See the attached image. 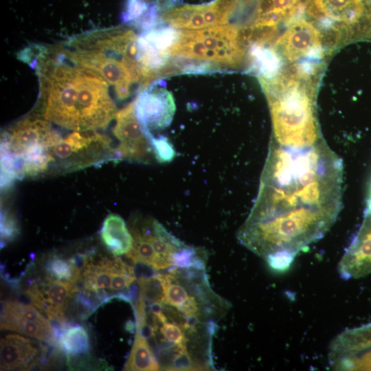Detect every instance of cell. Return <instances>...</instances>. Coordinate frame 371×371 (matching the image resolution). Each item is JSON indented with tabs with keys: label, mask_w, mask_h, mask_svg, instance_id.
Here are the masks:
<instances>
[{
	"label": "cell",
	"mask_w": 371,
	"mask_h": 371,
	"mask_svg": "<svg viewBox=\"0 0 371 371\" xmlns=\"http://www.w3.org/2000/svg\"><path fill=\"white\" fill-rule=\"evenodd\" d=\"M322 36L312 23L304 19L293 21L277 39L275 47L289 61L318 54L322 50Z\"/></svg>",
	"instance_id": "12"
},
{
	"label": "cell",
	"mask_w": 371,
	"mask_h": 371,
	"mask_svg": "<svg viewBox=\"0 0 371 371\" xmlns=\"http://www.w3.org/2000/svg\"><path fill=\"white\" fill-rule=\"evenodd\" d=\"M160 333L164 337L178 346L186 344L184 330L177 324L172 322H165L160 327Z\"/></svg>",
	"instance_id": "28"
},
{
	"label": "cell",
	"mask_w": 371,
	"mask_h": 371,
	"mask_svg": "<svg viewBox=\"0 0 371 371\" xmlns=\"http://www.w3.org/2000/svg\"><path fill=\"white\" fill-rule=\"evenodd\" d=\"M56 347L64 352L67 357L88 355L91 349L88 333L81 326L68 327L57 339Z\"/></svg>",
	"instance_id": "17"
},
{
	"label": "cell",
	"mask_w": 371,
	"mask_h": 371,
	"mask_svg": "<svg viewBox=\"0 0 371 371\" xmlns=\"http://www.w3.org/2000/svg\"><path fill=\"white\" fill-rule=\"evenodd\" d=\"M160 366L157 357L150 348L146 339L136 334L129 357L124 368V370L155 371Z\"/></svg>",
	"instance_id": "18"
},
{
	"label": "cell",
	"mask_w": 371,
	"mask_h": 371,
	"mask_svg": "<svg viewBox=\"0 0 371 371\" xmlns=\"http://www.w3.org/2000/svg\"><path fill=\"white\" fill-rule=\"evenodd\" d=\"M74 269L81 273L88 263V256L87 254L78 253L68 259Z\"/></svg>",
	"instance_id": "31"
},
{
	"label": "cell",
	"mask_w": 371,
	"mask_h": 371,
	"mask_svg": "<svg viewBox=\"0 0 371 371\" xmlns=\"http://www.w3.org/2000/svg\"><path fill=\"white\" fill-rule=\"evenodd\" d=\"M337 270L346 280L371 273V210H366L362 223L341 256Z\"/></svg>",
	"instance_id": "11"
},
{
	"label": "cell",
	"mask_w": 371,
	"mask_h": 371,
	"mask_svg": "<svg viewBox=\"0 0 371 371\" xmlns=\"http://www.w3.org/2000/svg\"><path fill=\"white\" fill-rule=\"evenodd\" d=\"M135 111L147 137L164 129L172 120L175 104L172 95L164 88L148 87L135 100Z\"/></svg>",
	"instance_id": "10"
},
{
	"label": "cell",
	"mask_w": 371,
	"mask_h": 371,
	"mask_svg": "<svg viewBox=\"0 0 371 371\" xmlns=\"http://www.w3.org/2000/svg\"><path fill=\"white\" fill-rule=\"evenodd\" d=\"M308 12L329 24L339 23L350 37L371 36V12L362 0H311Z\"/></svg>",
	"instance_id": "7"
},
{
	"label": "cell",
	"mask_w": 371,
	"mask_h": 371,
	"mask_svg": "<svg viewBox=\"0 0 371 371\" xmlns=\"http://www.w3.org/2000/svg\"><path fill=\"white\" fill-rule=\"evenodd\" d=\"M149 7L143 0H128L122 14L123 21L134 25L145 15Z\"/></svg>",
	"instance_id": "26"
},
{
	"label": "cell",
	"mask_w": 371,
	"mask_h": 371,
	"mask_svg": "<svg viewBox=\"0 0 371 371\" xmlns=\"http://www.w3.org/2000/svg\"><path fill=\"white\" fill-rule=\"evenodd\" d=\"M139 285V296L149 302L163 303L165 297L166 278L162 274L136 280Z\"/></svg>",
	"instance_id": "20"
},
{
	"label": "cell",
	"mask_w": 371,
	"mask_h": 371,
	"mask_svg": "<svg viewBox=\"0 0 371 371\" xmlns=\"http://www.w3.org/2000/svg\"><path fill=\"white\" fill-rule=\"evenodd\" d=\"M136 280V277L130 273H113L110 289L114 291L128 289Z\"/></svg>",
	"instance_id": "29"
},
{
	"label": "cell",
	"mask_w": 371,
	"mask_h": 371,
	"mask_svg": "<svg viewBox=\"0 0 371 371\" xmlns=\"http://www.w3.org/2000/svg\"><path fill=\"white\" fill-rule=\"evenodd\" d=\"M343 164L324 139L304 147L271 140L257 199L238 238L276 271L322 238L341 206Z\"/></svg>",
	"instance_id": "1"
},
{
	"label": "cell",
	"mask_w": 371,
	"mask_h": 371,
	"mask_svg": "<svg viewBox=\"0 0 371 371\" xmlns=\"http://www.w3.org/2000/svg\"><path fill=\"white\" fill-rule=\"evenodd\" d=\"M165 276L166 278V286L163 304L175 306L177 308L188 298V292L186 288L177 280L172 273L165 275Z\"/></svg>",
	"instance_id": "23"
},
{
	"label": "cell",
	"mask_w": 371,
	"mask_h": 371,
	"mask_svg": "<svg viewBox=\"0 0 371 371\" xmlns=\"http://www.w3.org/2000/svg\"><path fill=\"white\" fill-rule=\"evenodd\" d=\"M371 347V322L344 330L331 341L328 351L329 365Z\"/></svg>",
	"instance_id": "14"
},
{
	"label": "cell",
	"mask_w": 371,
	"mask_h": 371,
	"mask_svg": "<svg viewBox=\"0 0 371 371\" xmlns=\"http://www.w3.org/2000/svg\"><path fill=\"white\" fill-rule=\"evenodd\" d=\"M201 249L185 245L172 254V265L180 269L205 271V257L201 256Z\"/></svg>",
	"instance_id": "19"
},
{
	"label": "cell",
	"mask_w": 371,
	"mask_h": 371,
	"mask_svg": "<svg viewBox=\"0 0 371 371\" xmlns=\"http://www.w3.org/2000/svg\"><path fill=\"white\" fill-rule=\"evenodd\" d=\"M50 173L69 172L117 159L111 139L98 131H74L50 148Z\"/></svg>",
	"instance_id": "6"
},
{
	"label": "cell",
	"mask_w": 371,
	"mask_h": 371,
	"mask_svg": "<svg viewBox=\"0 0 371 371\" xmlns=\"http://www.w3.org/2000/svg\"><path fill=\"white\" fill-rule=\"evenodd\" d=\"M135 327H136V325L135 326V324L131 320L127 321L125 326L126 330L133 333L134 331Z\"/></svg>",
	"instance_id": "32"
},
{
	"label": "cell",
	"mask_w": 371,
	"mask_h": 371,
	"mask_svg": "<svg viewBox=\"0 0 371 371\" xmlns=\"http://www.w3.org/2000/svg\"><path fill=\"white\" fill-rule=\"evenodd\" d=\"M46 270L52 278L75 283L81 279V273L76 272L68 260L57 256L49 258L46 264Z\"/></svg>",
	"instance_id": "22"
},
{
	"label": "cell",
	"mask_w": 371,
	"mask_h": 371,
	"mask_svg": "<svg viewBox=\"0 0 371 371\" xmlns=\"http://www.w3.org/2000/svg\"><path fill=\"white\" fill-rule=\"evenodd\" d=\"M113 129L119 144L117 159L146 163L153 155L150 140L139 122L135 111V100L115 114Z\"/></svg>",
	"instance_id": "9"
},
{
	"label": "cell",
	"mask_w": 371,
	"mask_h": 371,
	"mask_svg": "<svg viewBox=\"0 0 371 371\" xmlns=\"http://www.w3.org/2000/svg\"><path fill=\"white\" fill-rule=\"evenodd\" d=\"M368 210H371V201L367 204V208Z\"/></svg>",
	"instance_id": "33"
},
{
	"label": "cell",
	"mask_w": 371,
	"mask_h": 371,
	"mask_svg": "<svg viewBox=\"0 0 371 371\" xmlns=\"http://www.w3.org/2000/svg\"><path fill=\"white\" fill-rule=\"evenodd\" d=\"M104 245L115 256L127 254L133 246L134 239L124 219L115 214H109L104 219L100 232Z\"/></svg>",
	"instance_id": "15"
},
{
	"label": "cell",
	"mask_w": 371,
	"mask_h": 371,
	"mask_svg": "<svg viewBox=\"0 0 371 371\" xmlns=\"http://www.w3.org/2000/svg\"><path fill=\"white\" fill-rule=\"evenodd\" d=\"M334 370H371V347L329 365Z\"/></svg>",
	"instance_id": "21"
},
{
	"label": "cell",
	"mask_w": 371,
	"mask_h": 371,
	"mask_svg": "<svg viewBox=\"0 0 371 371\" xmlns=\"http://www.w3.org/2000/svg\"><path fill=\"white\" fill-rule=\"evenodd\" d=\"M37 354L32 340L18 335H8L1 339V370L28 368Z\"/></svg>",
	"instance_id": "13"
},
{
	"label": "cell",
	"mask_w": 371,
	"mask_h": 371,
	"mask_svg": "<svg viewBox=\"0 0 371 371\" xmlns=\"http://www.w3.org/2000/svg\"><path fill=\"white\" fill-rule=\"evenodd\" d=\"M199 302L194 295L188 296L186 301L177 310L185 315L201 317Z\"/></svg>",
	"instance_id": "30"
},
{
	"label": "cell",
	"mask_w": 371,
	"mask_h": 371,
	"mask_svg": "<svg viewBox=\"0 0 371 371\" xmlns=\"http://www.w3.org/2000/svg\"><path fill=\"white\" fill-rule=\"evenodd\" d=\"M237 0H216L205 5H186L166 10L163 23L177 29L201 30L226 24L234 13Z\"/></svg>",
	"instance_id": "8"
},
{
	"label": "cell",
	"mask_w": 371,
	"mask_h": 371,
	"mask_svg": "<svg viewBox=\"0 0 371 371\" xmlns=\"http://www.w3.org/2000/svg\"><path fill=\"white\" fill-rule=\"evenodd\" d=\"M155 158L160 163L172 161L175 155V151L168 138L164 136L148 137Z\"/></svg>",
	"instance_id": "24"
},
{
	"label": "cell",
	"mask_w": 371,
	"mask_h": 371,
	"mask_svg": "<svg viewBox=\"0 0 371 371\" xmlns=\"http://www.w3.org/2000/svg\"><path fill=\"white\" fill-rule=\"evenodd\" d=\"M69 45V49H61L64 55L100 74L113 87L119 100L127 99L133 86L140 85L139 65L124 54L113 28L79 36Z\"/></svg>",
	"instance_id": "4"
},
{
	"label": "cell",
	"mask_w": 371,
	"mask_h": 371,
	"mask_svg": "<svg viewBox=\"0 0 371 371\" xmlns=\"http://www.w3.org/2000/svg\"><path fill=\"white\" fill-rule=\"evenodd\" d=\"M19 230L16 219L8 210L1 211V243L12 240Z\"/></svg>",
	"instance_id": "27"
},
{
	"label": "cell",
	"mask_w": 371,
	"mask_h": 371,
	"mask_svg": "<svg viewBox=\"0 0 371 371\" xmlns=\"http://www.w3.org/2000/svg\"><path fill=\"white\" fill-rule=\"evenodd\" d=\"M371 1V0H370Z\"/></svg>",
	"instance_id": "34"
},
{
	"label": "cell",
	"mask_w": 371,
	"mask_h": 371,
	"mask_svg": "<svg viewBox=\"0 0 371 371\" xmlns=\"http://www.w3.org/2000/svg\"><path fill=\"white\" fill-rule=\"evenodd\" d=\"M168 370H200L197 364L188 352L186 344L181 346L174 355L168 368Z\"/></svg>",
	"instance_id": "25"
},
{
	"label": "cell",
	"mask_w": 371,
	"mask_h": 371,
	"mask_svg": "<svg viewBox=\"0 0 371 371\" xmlns=\"http://www.w3.org/2000/svg\"><path fill=\"white\" fill-rule=\"evenodd\" d=\"M170 56L236 67L245 56L240 30L234 25L183 30L168 49Z\"/></svg>",
	"instance_id": "5"
},
{
	"label": "cell",
	"mask_w": 371,
	"mask_h": 371,
	"mask_svg": "<svg viewBox=\"0 0 371 371\" xmlns=\"http://www.w3.org/2000/svg\"><path fill=\"white\" fill-rule=\"evenodd\" d=\"M39 81V116L74 131L104 129L117 109L109 83L95 71L69 60L60 50L32 62Z\"/></svg>",
	"instance_id": "2"
},
{
	"label": "cell",
	"mask_w": 371,
	"mask_h": 371,
	"mask_svg": "<svg viewBox=\"0 0 371 371\" xmlns=\"http://www.w3.org/2000/svg\"><path fill=\"white\" fill-rule=\"evenodd\" d=\"M307 74H275L260 78L267 97L273 124V140L294 147L311 146L323 139L315 113L313 91L303 78Z\"/></svg>",
	"instance_id": "3"
},
{
	"label": "cell",
	"mask_w": 371,
	"mask_h": 371,
	"mask_svg": "<svg viewBox=\"0 0 371 371\" xmlns=\"http://www.w3.org/2000/svg\"><path fill=\"white\" fill-rule=\"evenodd\" d=\"M1 329L16 331L56 346V339L51 322L42 323L29 320L1 311Z\"/></svg>",
	"instance_id": "16"
}]
</instances>
